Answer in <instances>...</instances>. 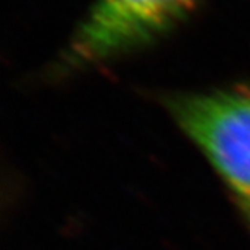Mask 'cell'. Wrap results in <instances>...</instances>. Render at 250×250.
Listing matches in <instances>:
<instances>
[{"label": "cell", "instance_id": "3", "mask_svg": "<svg viewBox=\"0 0 250 250\" xmlns=\"http://www.w3.org/2000/svg\"><path fill=\"white\" fill-rule=\"evenodd\" d=\"M246 202L249 204V208H250V199H249V201H246Z\"/></svg>", "mask_w": 250, "mask_h": 250}, {"label": "cell", "instance_id": "1", "mask_svg": "<svg viewBox=\"0 0 250 250\" xmlns=\"http://www.w3.org/2000/svg\"><path fill=\"white\" fill-rule=\"evenodd\" d=\"M196 0H97L62 53L61 68L94 66L155 41Z\"/></svg>", "mask_w": 250, "mask_h": 250}, {"label": "cell", "instance_id": "2", "mask_svg": "<svg viewBox=\"0 0 250 250\" xmlns=\"http://www.w3.org/2000/svg\"><path fill=\"white\" fill-rule=\"evenodd\" d=\"M180 128L198 145L223 180L250 199V91L229 89L180 95L169 101Z\"/></svg>", "mask_w": 250, "mask_h": 250}]
</instances>
